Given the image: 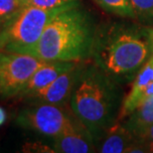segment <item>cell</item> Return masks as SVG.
Segmentation results:
<instances>
[{"label": "cell", "instance_id": "6da1fadb", "mask_svg": "<svg viewBox=\"0 0 153 153\" xmlns=\"http://www.w3.org/2000/svg\"><path fill=\"white\" fill-rule=\"evenodd\" d=\"M152 57L151 27L119 21L99 24L91 59L117 84L132 82Z\"/></svg>", "mask_w": 153, "mask_h": 153}, {"label": "cell", "instance_id": "7a4b0ae2", "mask_svg": "<svg viewBox=\"0 0 153 153\" xmlns=\"http://www.w3.org/2000/svg\"><path fill=\"white\" fill-rule=\"evenodd\" d=\"M120 85L94 62H79L70 108L94 145L118 122L124 100Z\"/></svg>", "mask_w": 153, "mask_h": 153}, {"label": "cell", "instance_id": "3957f363", "mask_svg": "<svg viewBox=\"0 0 153 153\" xmlns=\"http://www.w3.org/2000/svg\"><path fill=\"white\" fill-rule=\"evenodd\" d=\"M99 24L79 1L67 6L52 18L30 54L46 62H85L93 54Z\"/></svg>", "mask_w": 153, "mask_h": 153}, {"label": "cell", "instance_id": "277c9868", "mask_svg": "<svg viewBox=\"0 0 153 153\" xmlns=\"http://www.w3.org/2000/svg\"><path fill=\"white\" fill-rule=\"evenodd\" d=\"M67 6L58 8L24 6L0 29V51L25 53L34 47L52 18Z\"/></svg>", "mask_w": 153, "mask_h": 153}, {"label": "cell", "instance_id": "5b68a950", "mask_svg": "<svg viewBox=\"0 0 153 153\" xmlns=\"http://www.w3.org/2000/svg\"><path fill=\"white\" fill-rule=\"evenodd\" d=\"M75 119L70 108L30 102V105L18 114L16 123L20 127L53 139L63 133Z\"/></svg>", "mask_w": 153, "mask_h": 153}, {"label": "cell", "instance_id": "8992f818", "mask_svg": "<svg viewBox=\"0 0 153 153\" xmlns=\"http://www.w3.org/2000/svg\"><path fill=\"white\" fill-rule=\"evenodd\" d=\"M45 63L30 54L0 51V97L19 96L36 70Z\"/></svg>", "mask_w": 153, "mask_h": 153}, {"label": "cell", "instance_id": "52a82bcc", "mask_svg": "<svg viewBox=\"0 0 153 153\" xmlns=\"http://www.w3.org/2000/svg\"><path fill=\"white\" fill-rule=\"evenodd\" d=\"M79 66V62L61 74L47 87L30 94L28 97H26V100H28L29 102H46L70 108V99L78 76Z\"/></svg>", "mask_w": 153, "mask_h": 153}, {"label": "cell", "instance_id": "ba28073f", "mask_svg": "<svg viewBox=\"0 0 153 153\" xmlns=\"http://www.w3.org/2000/svg\"><path fill=\"white\" fill-rule=\"evenodd\" d=\"M53 149L54 152L61 153L97 151L91 133L76 118L63 133L53 138Z\"/></svg>", "mask_w": 153, "mask_h": 153}, {"label": "cell", "instance_id": "9c48e42d", "mask_svg": "<svg viewBox=\"0 0 153 153\" xmlns=\"http://www.w3.org/2000/svg\"><path fill=\"white\" fill-rule=\"evenodd\" d=\"M153 97V57L146 62L133 79L132 87L124 97L119 119L129 114L140 103Z\"/></svg>", "mask_w": 153, "mask_h": 153}, {"label": "cell", "instance_id": "30bf717a", "mask_svg": "<svg viewBox=\"0 0 153 153\" xmlns=\"http://www.w3.org/2000/svg\"><path fill=\"white\" fill-rule=\"evenodd\" d=\"M78 62H65V61H51L46 62L45 64L36 70V72L32 75L28 82L24 87L19 97L22 99H26L30 94L36 93L52 82H54L58 76L67 70L74 67Z\"/></svg>", "mask_w": 153, "mask_h": 153}, {"label": "cell", "instance_id": "8fae6325", "mask_svg": "<svg viewBox=\"0 0 153 153\" xmlns=\"http://www.w3.org/2000/svg\"><path fill=\"white\" fill-rule=\"evenodd\" d=\"M118 123L123 126L136 139L141 138L149 127L153 125V97L121 118Z\"/></svg>", "mask_w": 153, "mask_h": 153}, {"label": "cell", "instance_id": "7c38bea8", "mask_svg": "<svg viewBox=\"0 0 153 153\" xmlns=\"http://www.w3.org/2000/svg\"><path fill=\"white\" fill-rule=\"evenodd\" d=\"M136 141L135 137L117 122L97 142L96 150L102 153H129Z\"/></svg>", "mask_w": 153, "mask_h": 153}, {"label": "cell", "instance_id": "4fadbf2b", "mask_svg": "<svg viewBox=\"0 0 153 153\" xmlns=\"http://www.w3.org/2000/svg\"><path fill=\"white\" fill-rule=\"evenodd\" d=\"M102 10L121 18H136L129 0H94Z\"/></svg>", "mask_w": 153, "mask_h": 153}, {"label": "cell", "instance_id": "5bb4252c", "mask_svg": "<svg viewBox=\"0 0 153 153\" xmlns=\"http://www.w3.org/2000/svg\"><path fill=\"white\" fill-rule=\"evenodd\" d=\"M25 5L24 0H0V29Z\"/></svg>", "mask_w": 153, "mask_h": 153}, {"label": "cell", "instance_id": "9a60e30c", "mask_svg": "<svg viewBox=\"0 0 153 153\" xmlns=\"http://www.w3.org/2000/svg\"><path fill=\"white\" fill-rule=\"evenodd\" d=\"M134 9L136 19L143 23L153 22V0H129Z\"/></svg>", "mask_w": 153, "mask_h": 153}, {"label": "cell", "instance_id": "2e32d148", "mask_svg": "<svg viewBox=\"0 0 153 153\" xmlns=\"http://www.w3.org/2000/svg\"><path fill=\"white\" fill-rule=\"evenodd\" d=\"M79 0H24L25 5L37 6L42 8H58L70 5Z\"/></svg>", "mask_w": 153, "mask_h": 153}, {"label": "cell", "instance_id": "e0dca14e", "mask_svg": "<svg viewBox=\"0 0 153 153\" xmlns=\"http://www.w3.org/2000/svg\"><path fill=\"white\" fill-rule=\"evenodd\" d=\"M139 140L144 145L146 152H153V125L148 128L147 131L143 134L141 138H139Z\"/></svg>", "mask_w": 153, "mask_h": 153}, {"label": "cell", "instance_id": "ac0fdd59", "mask_svg": "<svg viewBox=\"0 0 153 153\" xmlns=\"http://www.w3.org/2000/svg\"><path fill=\"white\" fill-rule=\"evenodd\" d=\"M5 120H6V112L4 111V108L0 106V126L4 124Z\"/></svg>", "mask_w": 153, "mask_h": 153}]
</instances>
